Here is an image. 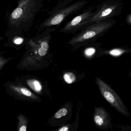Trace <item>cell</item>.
<instances>
[{"mask_svg": "<svg viewBox=\"0 0 131 131\" xmlns=\"http://www.w3.org/2000/svg\"><path fill=\"white\" fill-rule=\"evenodd\" d=\"M116 23L115 20L110 19L92 24L74 35L68 43L76 46L95 40L104 36Z\"/></svg>", "mask_w": 131, "mask_h": 131, "instance_id": "1", "label": "cell"}, {"mask_svg": "<svg viewBox=\"0 0 131 131\" xmlns=\"http://www.w3.org/2000/svg\"><path fill=\"white\" fill-rule=\"evenodd\" d=\"M88 3L87 0H78L66 7L50 15L49 17L40 26L42 30L53 26H59L68 17L78 13L85 7Z\"/></svg>", "mask_w": 131, "mask_h": 131, "instance_id": "2", "label": "cell"}, {"mask_svg": "<svg viewBox=\"0 0 131 131\" xmlns=\"http://www.w3.org/2000/svg\"><path fill=\"white\" fill-rule=\"evenodd\" d=\"M123 9V3L120 0H106L99 4L95 13L89 21V26L120 15Z\"/></svg>", "mask_w": 131, "mask_h": 131, "instance_id": "3", "label": "cell"}, {"mask_svg": "<svg viewBox=\"0 0 131 131\" xmlns=\"http://www.w3.org/2000/svg\"><path fill=\"white\" fill-rule=\"evenodd\" d=\"M96 81L102 95L109 103L121 114L126 116H129V113L125 106L115 92L101 79L96 77Z\"/></svg>", "mask_w": 131, "mask_h": 131, "instance_id": "4", "label": "cell"}, {"mask_svg": "<svg viewBox=\"0 0 131 131\" xmlns=\"http://www.w3.org/2000/svg\"><path fill=\"white\" fill-rule=\"evenodd\" d=\"M93 6H90L83 10L82 13L69 21L60 30V32L66 34H75L89 26V21L95 13Z\"/></svg>", "mask_w": 131, "mask_h": 131, "instance_id": "5", "label": "cell"}, {"mask_svg": "<svg viewBox=\"0 0 131 131\" xmlns=\"http://www.w3.org/2000/svg\"><path fill=\"white\" fill-rule=\"evenodd\" d=\"M109 115L107 111L102 107L96 108L93 116L95 124L100 128H105L109 122Z\"/></svg>", "mask_w": 131, "mask_h": 131, "instance_id": "6", "label": "cell"}, {"mask_svg": "<svg viewBox=\"0 0 131 131\" xmlns=\"http://www.w3.org/2000/svg\"><path fill=\"white\" fill-rule=\"evenodd\" d=\"M78 0H61L60 1L56 4L55 7H53L52 10L49 12V15L52 14L67 6L73 3V2L77 1Z\"/></svg>", "mask_w": 131, "mask_h": 131, "instance_id": "7", "label": "cell"}, {"mask_svg": "<svg viewBox=\"0 0 131 131\" xmlns=\"http://www.w3.org/2000/svg\"><path fill=\"white\" fill-rule=\"evenodd\" d=\"M29 85L36 92H39L42 90L41 84L39 81L36 80H30L28 81Z\"/></svg>", "mask_w": 131, "mask_h": 131, "instance_id": "8", "label": "cell"}, {"mask_svg": "<svg viewBox=\"0 0 131 131\" xmlns=\"http://www.w3.org/2000/svg\"><path fill=\"white\" fill-rule=\"evenodd\" d=\"M63 79L66 82L69 84L73 83L75 81V75L72 72H66L63 75Z\"/></svg>", "mask_w": 131, "mask_h": 131, "instance_id": "9", "label": "cell"}, {"mask_svg": "<svg viewBox=\"0 0 131 131\" xmlns=\"http://www.w3.org/2000/svg\"><path fill=\"white\" fill-rule=\"evenodd\" d=\"M126 52V50L123 49H115L109 51L110 55L113 56H118L122 55Z\"/></svg>", "mask_w": 131, "mask_h": 131, "instance_id": "10", "label": "cell"}, {"mask_svg": "<svg viewBox=\"0 0 131 131\" xmlns=\"http://www.w3.org/2000/svg\"><path fill=\"white\" fill-rule=\"evenodd\" d=\"M67 112L68 111L66 108L60 109L55 114V117L56 118H60L67 115Z\"/></svg>", "mask_w": 131, "mask_h": 131, "instance_id": "11", "label": "cell"}, {"mask_svg": "<svg viewBox=\"0 0 131 131\" xmlns=\"http://www.w3.org/2000/svg\"><path fill=\"white\" fill-rule=\"evenodd\" d=\"M19 92L21 94H23L26 96L31 97L32 96V93L29 90L26 88H24V87L20 88L19 90Z\"/></svg>", "mask_w": 131, "mask_h": 131, "instance_id": "12", "label": "cell"}, {"mask_svg": "<svg viewBox=\"0 0 131 131\" xmlns=\"http://www.w3.org/2000/svg\"><path fill=\"white\" fill-rule=\"evenodd\" d=\"M95 52V50L93 48H89L85 51V54L87 56H91L93 55Z\"/></svg>", "mask_w": 131, "mask_h": 131, "instance_id": "13", "label": "cell"}, {"mask_svg": "<svg viewBox=\"0 0 131 131\" xmlns=\"http://www.w3.org/2000/svg\"><path fill=\"white\" fill-rule=\"evenodd\" d=\"M126 22L127 24L129 26L131 25V14L130 13L127 15L126 17Z\"/></svg>", "mask_w": 131, "mask_h": 131, "instance_id": "14", "label": "cell"}, {"mask_svg": "<svg viewBox=\"0 0 131 131\" xmlns=\"http://www.w3.org/2000/svg\"><path fill=\"white\" fill-rule=\"evenodd\" d=\"M23 41V39L21 38H18L14 40V43L17 44H21Z\"/></svg>", "mask_w": 131, "mask_h": 131, "instance_id": "15", "label": "cell"}, {"mask_svg": "<svg viewBox=\"0 0 131 131\" xmlns=\"http://www.w3.org/2000/svg\"><path fill=\"white\" fill-rule=\"evenodd\" d=\"M59 131H69L68 127L67 126H64L60 128L58 130Z\"/></svg>", "mask_w": 131, "mask_h": 131, "instance_id": "16", "label": "cell"}, {"mask_svg": "<svg viewBox=\"0 0 131 131\" xmlns=\"http://www.w3.org/2000/svg\"><path fill=\"white\" fill-rule=\"evenodd\" d=\"M4 61H5L4 60H3L0 58V68L4 64Z\"/></svg>", "mask_w": 131, "mask_h": 131, "instance_id": "17", "label": "cell"}, {"mask_svg": "<svg viewBox=\"0 0 131 131\" xmlns=\"http://www.w3.org/2000/svg\"><path fill=\"white\" fill-rule=\"evenodd\" d=\"M2 39H3V38H2L1 37H0V40H1Z\"/></svg>", "mask_w": 131, "mask_h": 131, "instance_id": "18", "label": "cell"}]
</instances>
